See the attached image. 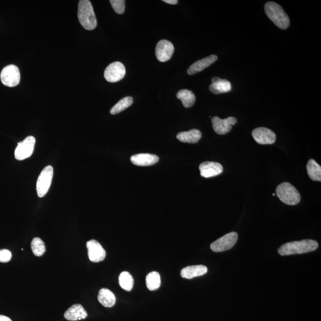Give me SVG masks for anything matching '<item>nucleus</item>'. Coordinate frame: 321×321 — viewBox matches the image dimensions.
<instances>
[{
    "label": "nucleus",
    "instance_id": "dca6fc26",
    "mask_svg": "<svg viewBox=\"0 0 321 321\" xmlns=\"http://www.w3.org/2000/svg\"><path fill=\"white\" fill-rule=\"evenodd\" d=\"M131 160L135 165L150 166L159 162V157L151 154H138L132 156Z\"/></svg>",
    "mask_w": 321,
    "mask_h": 321
},
{
    "label": "nucleus",
    "instance_id": "bb28decb",
    "mask_svg": "<svg viewBox=\"0 0 321 321\" xmlns=\"http://www.w3.org/2000/svg\"><path fill=\"white\" fill-rule=\"evenodd\" d=\"M31 249L33 253L37 256H41L46 252V248L42 239L35 237L31 242Z\"/></svg>",
    "mask_w": 321,
    "mask_h": 321
},
{
    "label": "nucleus",
    "instance_id": "20e7f679",
    "mask_svg": "<svg viewBox=\"0 0 321 321\" xmlns=\"http://www.w3.org/2000/svg\"><path fill=\"white\" fill-rule=\"evenodd\" d=\"M276 195L279 200L289 206H295L301 200V196L298 190L287 182L278 185L276 189Z\"/></svg>",
    "mask_w": 321,
    "mask_h": 321
},
{
    "label": "nucleus",
    "instance_id": "39448f33",
    "mask_svg": "<svg viewBox=\"0 0 321 321\" xmlns=\"http://www.w3.org/2000/svg\"><path fill=\"white\" fill-rule=\"evenodd\" d=\"M53 168L51 165L46 166L41 173L37 182V191L39 197H44L48 192L53 178Z\"/></svg>",
    "mask_w": 321,
    "mask_h": 321
},
{
    "label": "nucleus",
    "instance_id": "9d476101",
    "mask_svg": "<svg viewBox=\"0 0 321 321\" xmlns=\"http://www.w3.org/2000/svg\"><path fill=\"white\" fill-rule=\"evenodd\" d=\"M254 140L260 145H271L275 142L276 135L266 127H258L252 133Z\"/></svg>",
    "mask_w": 321,
    "mask_h": 321
},
{
    "label": "nucleus",
    "instance_id": "1a4fd4ad",
    "mask_svg": "<svg viewBox=\"0 0 321 321\" xmlns=\"http://www.w3.org/2000/svg\"><path fill=\"white\" fill-rule=\"evenodd\" d=\"M126 74V69L122 63L115 62L111 63L104 71V77L107 81L115 83L124 78Z\"/></svg>",
    "mask_w": 321,
    "mask_h": 321
},
{
    "label": "nucleus",
    "instance_id": "2f4dec72",
    "mask_svg": "<svg viewBox=\"0 0 321 321\" xmlns=\"http://www.w3.org/2000/svg\"><path fill=\"white\" fill-rule=\"evenodd\" d=\"M273 196H275V193H273Z\"/></svg>",
    "mask_w": 321,
    "mask_h": 321
},
{
    "label": "nucleus",
    "instance_id": "ddd939ff",
    "mask_svg": "<svg viewBox=\"0 0 321 321\" xmlns=\"http://www.w3.org/2000/svg\"><path fill=\"white\" fill-rule=\"evenodd\" d=\"M88 254L91 261L99 262L106 258V252L97 241L91 240L87 243Z\"/></svg>",
    "mask_w": 321,
    "mask_h": 321
},
{
    "label": "nucleus",
    "instance_id": "f257e3e1",
    "mask_svg": "<svg viewBox=\"0 0 321 321\" xmlns=\"http://www.w3.org/2000/svg\"><path fill=\"white\" fill-rule=\"evenodd\" d=\"M318 243L314 240H303L289 242L282 245L278 252L281 256L303 254L311 252L317 250Z\"/></svg>",
    "mask_w": 321,
    "mask_h": 321
},
{
    "label": "nucleus",
    "instance_id": "f8f14e48",
    "mask_svg": "<svg viewBox=\"0 0 321 321\" xmlns=\"http://www.w3.org/2000/svg\"><path fill=\"white\" fill-rule=\"evenodd\" d=\"M173 44L169 41L162 40L158 43L156 48V55L158 60L165 62L169 60L174 53Z\"/></svg>",
    "mask_w": 321,
    "mask_h": 321
},
{
    "label": "nucleus",
    "instance_id": "f3484780",
    "mask_svg": "<svg viewBox=\"0 0 321 321\" xmlns=\"http://www.w3.org/2000/svg\"><path fill=\"white\" fill-rule=\"evenodd\" d=\"M64 317L68 321H76L85 319L88 314L81 304H76L66 311Z\"/></svg>",
    "mask_w": 321,
    "mask_h": 321
},
{
    "label": "nucleus",
    "instance_id": "c85d7f7f",
    "mask_svg": "<svg viewBox=\"0 0 321 321\" xmlns=\"http://www.w3.org/2000/svg\"><path fill=\"white\" fill-rule=\"evenodd\" d=\"M12 254L7 250H0V262L7 263L12 259Z\"/></svg>",
    "mask_w": 321,
    "mask_h": 321
},
{
    "label": "nucleus",
    "instance_id": "4468645a",
    "mask_svg": "<svg viewBox=\"0 0 321 321\" xmlns=\"http://www.w3.org/2000/svg\"><path fill=\"white\" fill-rule=\"evenodd\" d=\"M201 176L205 178H210L220 175L223 173V167L220 163L206 161L199 165Z\"/></svg>",
    "mask_w": 321,
    "mask_h": 321
},
{
    "label": "nucleus",
    "instance_id": "5701e85b",
    "mask_svg": "<svg viewBox=\"0 0 321 321\" xmlns=\"http://www.w3.org/2000/svg\"><path fill=\"white\" fill-rule=\"evenodd\" d=\"M177 98L182 102L183 106L186 108L192 107L195 104L196 97L192 91L188 90H182L177 93Z\"/></svg>",
    "mask_w": 321,
    "mask_h": 321
},
{
    "label": "nucleus",
    "instance_id": "412c9836",
    "mask_svg": "<svg viewBox=\"0 0 321 321\" xmlns=\"http://www.w3.org/2000/svg\"><path fill=\"white\" fill-rule=\"evenodd\" d=\"M209 91L214 94H221L229 92L231 90V83L226 79H220L213 83L209 87Z\"/></svg>",
    "mask_w": 321,
    "mask_h": 321
},
{
    "label": "nucleus",
    "instance_id": "2eb2a0df",
    "mask_svg": "<svg viewBox=\"0 0 321 321\" xmlns=\"http://www.w3.org/2000/svg\"><path fill=\"white\" fill-rule=\"evenodd\" d=\"M218 57L215 55H211L210 56L204 58V59L197 61L193 65H191L187 70V73L189 75L196 74L208 68L212 64L217 61Z\"/></svg>",
    "mask_w": 321,
    "mask_h": 321
},
{
    "label": "nucleus",
    "instance_id": "a211bd4d",
    "mask_svg": "<svg viewBox=\"0 0 321 321\" xmlns=\"http://www.w3.org/2000/svg\"><path fill=\"white\" fill-rule=\"evenodd\" d=\"M207 272V268L204 265H193V266L187 267L182 269L181 275L182 278L192 279L196 276L204 275Z\"/></svg>",
    "mask_w": 321,
    "mask_h": 321
},
{
    "label": "nucleus",
    "instance_id": "4be33fe9",
    "mask_svg": "<svg viewBox=\"0 0 321 321\" xmlns=\"http://www.w3.org/2000/svg\"><path fill=\"white\" fill-rule=\"evenodd\" d=\"M306 169L310 179L314 181H321V167L314 160H309Z\"/></svg>",
    "mask_w": 321,
    "mask_h": 321
},
{
    "label": "nucleus",
    "instance_id": "0eeeda50",
    "mask_svg": "<svg viewBox=\"0 0 321 321\" xmlns=\"http://www.w3.org/2000/svg\"><path fill=\"white\" fill-rule=\"evenodd\" d=\"M35 143V138L32 136L19 142L15 151V159L22 160L31 156L34 151Z\"/></svg>",
    "mask_w": 321,
    "mask_h": 321
},
{
    "label": "nucleus",
    "instance_id": "9b49d317",
    "mask_svg": "<svg viewBox=\"0 0 321 321\" xmlns=\"http://www.w3.org/2000/svg\"><path fill=\"white\" fill-rule=\"evenodd\" d=\"M237 121V119L234 117L226 119L214 117L212 118L213 129L218 135H226L231 131L232 126H234Z\"/></svg>",
    "mask_w": 321,
    "mask_h": 321
},
{
    "label": "nucleus",
    "instance_id": "a878e982",
    "mask_svg": "<svg viewBox=\"0 0 321 321\" xmlns=\"http://www.w3.org/2000/svg\"><path fill=\"white\" fill-rule=\"evenodd\" d=\"M134 102V99L131 96H126L120 99L110 110L111 114L115 115L118 114L124 110L131 106Z\"/></svg>",
    "mask_w": 321,
    "mask_h": 321
},
{
    "label": "nucleus",
    "instance_id": "393cba45",
    "mask_svg": "<svg viewBox=\"0 0 321 321\" xmlns=\"http://www.w3.org/2000/svg\"><path fill=\"white\" fill-rule=\"evenodd\" d=\"M118 280L120 287L126 291H131L134 287V278H133L131 274L127 272V271H124V272L120 274Z\"/></svg>",
    "mask_w": 321,
    "mask_h": 321
},
{
    "label": "nucleus",
    "instance_id": "aec40b11",
    "mask_svg": "<svg viewBox=\"0 0 321 321\" xmlns=\"http://www.w3.org/2000/svg\"><path fill=\"white\" fill-rule=\"evenodd\" d=\"M98 300L102 306L106 308H112L115 306L116 298L114 293L109 289L104 288L99 290Z\"/></svg>",
    "mask_w": 321,
    "mask_h": 321
},
{
    "label": "nucleus",
    "instance_id": "f03ea898",
    "mask_svg": "<svg viewBox=\"0 0 321 321\" xmlns=\"http://www.w3.org/2000/svg\"><path fill=\"white\" fill-rule=\"evenodd\" d=\"M77 16L80 23L85 29L92 30L97 26V21L92 5L89 0L79 1Z\"/></svg>",
    "mask_w": 321,
    "mask_h": 321
},
{
    "label": "nucleus",
    "instance_id": "7ed1b4c3",
    "mask_svg": "<svg viewBox=\"0 0 321 321\" xmlns=\"http://www.w3.org/2000/svg\"><path fill=\"white\" fill-rule=\"evenodd\" d=\"M265 13L275 25L281 29H286L290 24V19L280 5L275 2H268L265 5Z\"/></svg>",
    "mask_w": 321,
    "mask_h": 321
},
{
    "label": "nucleus",
    "instance_id": "cd10ccee",
    "mask_svg": "<svg viewBox=\"0 0 321 321\" xmlns=\"http://www.w3.org/2000/svg\"><path fill=\"white\" fill-rule=\"evenodd\" d=\"M110 2L116 13L119 15L123 14L125 10L126 1L124 0H110Z\"/></svg>",
    "mask_w": 321,
    "mask_h": 321
},
{
    "label": "nucleus",
    "instance_id": "7c9ffc66",
    "mask_svg": "<svg viewBox=\"0 0 321 321\" xmlns=\"http://www.w3.org/2000/svg\"><path fill=\"white\" fill-rule=\"evenodd\" d=\"M0 321H12L9 317L0 315Z\"/></svg>",
    "mask_w": 321,
    "mask_h": 321
},
{
    "label": "nucleus",
    "instance_id": "6ab92c4d",
    "mask_svg": "<svg viewBox=\"0 0 321 321\" xmlns=\"http://www.w3.org/2000/svg\"><path fill=\"white\" fill-rule=\"evenodd\" d=\"M202 137L200 131L192 129L189 131L180 132L177 135L178 139L183 143H196L199 142Z\"/></svg>",
    "mask_w": 321,
    "mask_h": 321
},
{
    "label": "nucleus",
    "instance_id": "b1692460",
    "mask_svg": "<svg viewBox=\"0 0 321 321\" xmlns=\"http://www.w3.org/2000/svg\"><path fill=\"white\" fill-rule=\"evenodd\" d=\"M161 281L160 274L156 271L149 273L146 277V284L148 289L151 291L159 289Z\"/></svg>",
    "mask_w": 321,
    "mask_h": 321
},
{
    "label": "nucleus",
    "instance_id": "c756f323",
    "mask_svg": "<svg viewBox=\"0 0 321 321\" xmlns=\"http://www.w3.org/2000/svg\"><path fill=\"white\" fill-rule=\"evenodd\" d=\"M165 2V3L175 5L178 3V0H164L163 1Z\"/></svg>",
    "mask_w": 321,
    "mask_h": 321
},
{
    "label": "nucleus",
    "instance_id": "6e6552de",
    "mask_svg": "<svg viewBox=\"0 0 321 321\" xmlns=\"http://www.w3.org/2000/svg\"><path fill=\"white\" fill-rule=\"evenodd\" d=\"M238 240L236 232H231L215 241L211 245V250L214 252H221L230 250Z\"/></svg>",
    "mask_w": 321,
    "mask_h": 321
},
{
    "label": "nucleus",
    "instance_id": "423d86ee",
    "mask_svg": "<svg viewBox=\"0 0 321 321\" xmlns=\"http://www.w3.org/2000/svg\"><path fill=\"white\" fill-rule=\"evenodd\" d=\"M0 78L2 84L8 87H15L21 80V73L17 66L10 65L2 69Z\"/></svg>",
    "mask_w": 321,
    "mask_h": 321
}]
</instances>
